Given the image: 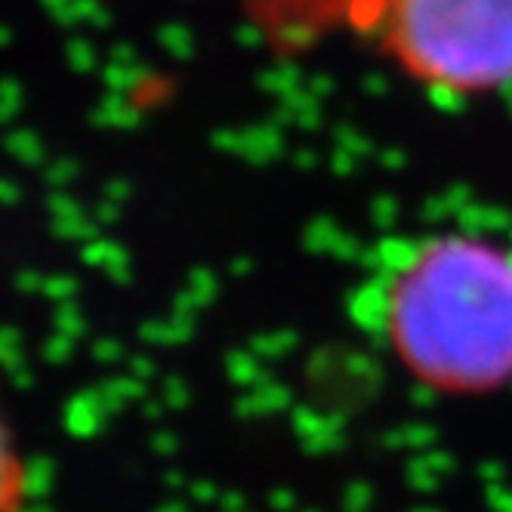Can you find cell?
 Masks as SVG:
<instances>
[{"mask_svg":"<svg viewBox=\"0 0 512 512\" xmlns=\"http://www.w3.org/2000/svg\"><path fill=\"white\" fill-rule=\"evenodd\" d=\"M25 494V466L16 448V438L0 414V512H16Z\"/></svg>","mask_w":512,"mask_h":512,"instance_id":"obj_3","label":"cell"},{"mask_svg":"<svg viewBox=\"0 0 512 512\" xmlns=\"http://www.w3.org/2000/svg\"><path fill=\"white\" fill-rule=\"evenodd\" d=\"M368 318L414 383L448 398L512 386V244L485 232L405 241L377 272Z\"/></svg>","mask_w":512,"mask_h":512,"instance_id":"obj_1","label":"cell"},{"mask_svg":"<svg viewBox=\"0 0 512 512\" xmlns=\"http://www.w3.org/2000/svg\"><path fill=\"white\" fill-rule=\"evenodd\" d=\"M383 53L432 93L512 87V0H374Z\"/></svg>","mask_w":512,"mask_h":512,"instance_id":"obj_2","label":"cell"}]
</instances>
